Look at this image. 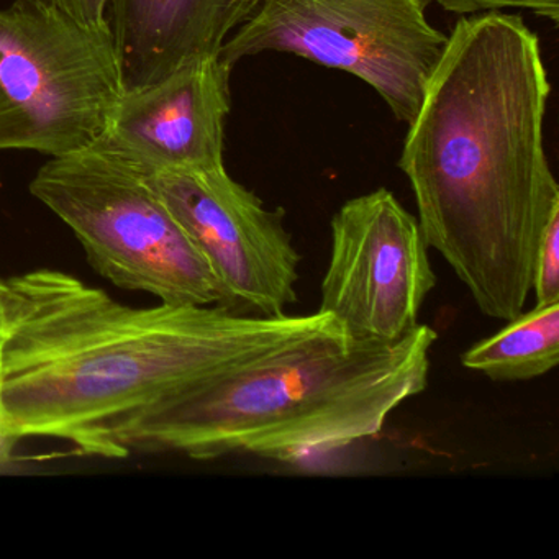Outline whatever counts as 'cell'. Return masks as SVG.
I'll return each instance as SVG.
<instances>
[{
	"label": "cell",
	"instance_id": "5bb4252c",
	"mask_svg": "<svg viewBox=\"0 0 559 559\" xmlns=\"http://www.w3.org/2000/svg\"><path fill=\"white\" fill-rule=\"evenodd\" d=\"M41 2L90 27H103L109 24L107 9L110 8L112 0H41Z\"/></svg>",
	"mask_w": 559,
	"mask_h": 559
},
{
	"label": "cell",
	"instance_id": "ba28073f",
	"mask_svg": "<svg viewBox=\"0 0 559 559\" xmlns=\"http://www.w3.org/2000/svg\"><path fill=\"white\" fill-rule=\"evenodd\" d=\"M330 231L319 312L355 338L395 342L417 329L437 286L417 217L381 188L345 202Z\"/></svg>",
	"mask_w": 559,
	"mask_h": 559
},
{
	"label": "cell",
	"instance_id": "6da1fadb",
	"mask_svg": "<svg viewBox=\"0 0 559 559\" xmlns=\"http://www.w3.org/2000/svg\"><path fill=\"white\" fill-rule=\"evenodd\" d=\"M549 94L538 35L522 17H460L399 159L428 248L502 322L525 309L539 237L559 209L545 152Z\"/></svg>",
	"mask_w": 559,
	"mask_h": 559
},
{
	"label": "cell",
	"instance_id": "5b68a950",
	"mask_svg": "<svg viewBox=\"0 0 559 559\" xmlns=\"http://www.w3.org/2000/svg\"><path fill=\"white\" fill-rule=\"evenodd\" d=\"M122 93L110 24H80L41 0L0 11V152L90 148Z\"/></svg>",
	"mask_w": 559,
	"mask_h": 559
},
{
	"label": "cell",
	"instance_id": "9c48e42d",
	"mask_svg": "<svg viewBox=\"0 0 559 559\" xmlns=\"http://www.w3.org/2000/svg\"><path fill=\"white\" fill-rule=\"evenodd\" d=\"M231 70L221 58H209L156 83L123 90L91 146L145 178L222 168Z\"/></svg>",
	"mask_w": 559,
	"mask_h": 559
},
{
	"label": "cell",
	"instance_id": "7a4b0ae2",
	"mask_svg": "<svg viewBox=\"0 0 559 559\" xmlns=\"http://www.w3.org/2000/svg\"><path fill=\"white\" fill-rule=\"evenodd\" d=\"M0 356V435L55 438L126 457L130 428L169 395L325 322L234 316L214 306H123L61 271L9 280Z\"/></svg>",
	"mask_w": 559,
	"mask_h": 559
},
{
	"label": "cell",
	"instance_id": "8992f818",
	"mask_svg": "<svg viewBox=\"0 0 559 559\" xmlns=\"http://www.w3.org/2000/svg\"><path fill=\"white\" fill-rule=\"evenodd\" d=\"M427 0H260L222 47L234 68L273 51L345 71L371 86L399 122L414 119L447 35Z\"/></svg>",
	"mask_w": 559,
	"mask_h": 559
},
{
	"label": "cell",
	"instance_id": "9a60e30c",
	"mask_svg": "<svg viewBox=\"0 0 559 559\" xmlns=\"http://www.w3.org/2000/svg\"><path fill=\"white\" fill-rule=\"evenodd\" d=\"M12 287L9 281L0 280V336L8 329L9 310H11Z\"/></svg>",
	"mask_w": 559,
	"mask_h": 559
},
{
	"label": "cell",
	"instance_id": "30bf717a",
	"mask_svg": "<svg viewBox=\"0 0 559 559\" xmlns=\"http://www.w3.org/2000/svg\"><path fill=\"white\" fill-rule=\"evenodd\" d=\"M260 0H112L110 31L123 90L217 58Z\"/></svg>",
	"mask_w": 559,
	"mask_h": 559
},
{
	"label": "cell",
	"instance_id": "277c9868",
	"mask_svg": "<svg viewBox=\"0 0 559 559\" xmlns=\"http://www.w3.org/2000/svg\"><path fill=\"white\" fill-rule=\"evenodd\" d=\"M28 189L73 230L110 283L173 306H217L211 266L135 169L90 146L45 163Z\"/></svg>",
	"mask_w": 559,
	"mask_h": 559
},
{
	"label": "cell",
	"instance_id": "7c38bea8",
	"mask_svg": "<svg viewBox=\"0 0 559 559\" xmlns=\"http://www.w3.org/2000/svg\"><path fill=\"white\" fill-rule=\"evenodd\" d=\"M532 284L536 306L559 302V209L539 237L533 261Z\"/></svg>",
	"mask_w": 559,
	"mask_h": 559
},
{
	"label": "cell",
	"instance_id": "4fadbf2b",
	"mask_svg": "<svg viewBox=\"0 0 559 559\" xmlns=\"http://www.w3.org/2000/svg\"><path fill=\"white\" fill-rule=\"evenodd\" d=\"M435 2L450 14L467 17V15L502 12L503 9L528 11L538 17L551 22L552 27L559 24V0H427Z\"/></svg>",
	"mask_w": 559,
	"mask_h": 559
},
{
	"label": "cell",
	"instance_id": "8fae6325",
	"mask_svg": "<svg viewBox=\"0 0 559 559\" xmlns=\"http://www.w3.org/2000/svg\"><path fill=\"white\" fill-rule=\"evenodd\" d=\"M559 362V302L535 306L507 322L500 332L461 355V365L490 381H530Z\"/></svg>",
	"mask_w": 559,
	"mask_h": 559
},
{
	"label": "cell",
	"instance_id": "3957f363",
	"mask_svg": "<svg viewBox=\"0 0 559 559\" xmlns=\"http://www.w3.org/2000/svg\"><path fill=\"white\" fill-rule=\"evenodd\" d=\"M437 340L428 325L395 342L355 338L329 316L169 395L130 428L123 450L299 461L378 437L395 408L427 389Z\"/></svg>",
	"mask_w": 559,
	"mask_h": 559
},
{
	"label": "cell",
	"instance_id": "52a82bcc",
	"mask_svg": "<svg viewBox=\"0 0 559 559\" xmlns=\"http://www.w3.org/2000/svg\"><path fill=\"white\" fill-rule=\"evenodd\" d=\"M218 284V309L234 316L280 319L299 300L302 257L284 209H267L225 166L148 176Z\"/></svg>",
	"mask_w": 559,
	"mask_h": 559
},
{
	"label": "cell",
	"instance_id": "2e32d148",
	"mask_svg": "<svg viewBox=\"0 0 559 559\" xmlns=\"http://www.w3.org/2000/svg\"><path fill=\"white\" fill-rule=\"evenodd\" d=\"M0 356H2V336H0ZM12 447L4 440V437L0 435V463H4L5 457L11 454Z\"/></svg>",
	"mask_w": 559,
	"mask_h": 559
}]
</instances>
